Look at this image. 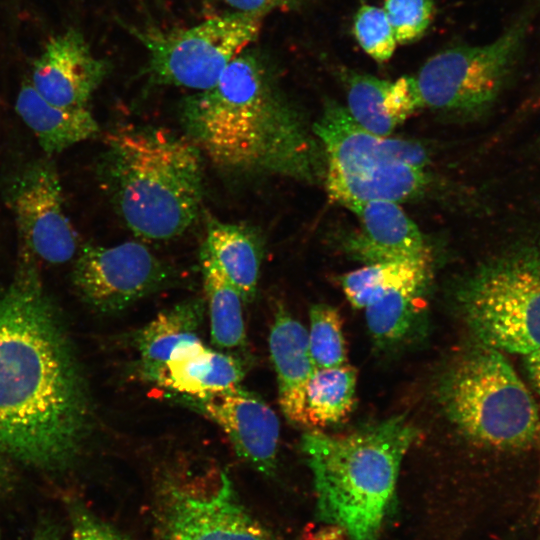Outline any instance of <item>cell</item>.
<instances>
[{
    "label": "cell",
    "instance_id": "cell-9",
    "mask_svg": "<svg viewBox=\"0 0 540 540\" xmlns=\"http://www.w3.org/2000/svg\"><path fill=\"white\" fill-rule=\"evenodd\" d=\"M264 16L232 12L174 31H135L148 53L147 72L158 84L204 91L258 37Z\"/></svg>",
    "mask_w": 540,
    "mask_h": 540
},
{
    "label": "cell",
    "instance_id": "cell-24",
    "mask_svg": "<svg viewBox=\"0 0 540 540\" xmlns=\"http://www.w3.org/2000/svg\"><path fill=\"white\" fill-rule=\"evenodd\" d=\"M341 78L347 98L345 107L351 117L372 134L390 136L399 126L387 107L391 81L351 70L343 71Z\"/></svg>",
    "mask_w": 540,
    "mask_h": 540
},
{
    "label": "cell",
    "instance_id": "cell-6",
    "mask_svg": "<svg viewBox=\"0 0 540 540\" xmlns=\"http://www.w3.org/2000/svg\"><path fill=\"white\" fill-rule=\"evenodd\" d=\"M454 298L478 343L523 356L540 350V243L481 262L458 280Z\"/></svg>",
    "mask_w": 540,
    "mask_h": 540
},
{
    "label": "cell",
    "instance_id": "cell-21",
    "mask_svg": "<svg viewBox=\"0 0 540 540\" xmlns=\"http://www.w3.org/2000/svg\"><path fill=\"white\" fill-rule=\"evenodd\" d=\"M203 246L229 281L239 291L243 302L256 295L263 256L262 238L248 225L222 222L209 217Z\"/></svg>",
    "mask_w": 540,
    "mask_h": 540
},
{
    "label": "cell",
    "instance_id": "cell-26",
    "mask_svg": "<svg viewBox=\"0 0 540 540\" xmlns=\"http://www.w3.org/2000/svg\"><path fill=\"white\" fill-rule=\"evenodd\" d=\"M308 344L316 368L347 364L342 318L336 308L319 303L310 308Z\"/></svg>",
    "mask_w": 540,
    "mask_h": 540
},
{
    "label": "cell",
    "instance_id": "cell-15",
    "mask_svg": "<svg viewBox=\"0 0 540 540\" xmlns=\"http://www.w3.org/2000/svg\"><path fill=\"white\" fill-rule=\"evenodd\" d=\"M345 207L361 224L360 234L349 240L352 255L368 264L429 255L419 228L397 202L369 200Z\"/></svg>",
    "mask_w": 540,
    "mask_h": 540
},
{
    "label": "cell",
    "instance_id": "cell-25",
    "mask_svg": "<svg viewBox=\"0 0 540 540\" xmlns=\"http://www.w3.org/2000/svg\"><path fill=\"white\" fill-rule=\"evenodd\" d=\"M429 257L426 255L368 264L342 275L341 287L353 307L364 309L385 288Z\"/></svg>",
    "mask_w": 540,
    "mask_h": 540
},
{
    "label": "cell",
    "instance_id": "cell-12",
    "mask_svg": "<svg viewBox=\"0 0 540 540\" xmlns=\"http://www.w3.org/2000/svg\"><path fill=\"white\" fill-rule=\"evenodd\" d=\"M6 194L23 247L36 260L58 265L78 253V236L66 214L53 163L32 162L12 179Z\"/></svg>",
    "mask_w": 540,
    "mask_h": 540
},
{
    "label": "cell",
    "instance_id": "cell-5",
    "mask_svg": "<svg viewBox=\"0 0 540 540\" xmlns=\"http://www.w3.org/2000/svg\"><path fill=\"white\" fill-rule=\"evenodd\" d=\"M312 129L325 156L328 194L343 206L369 200L399 203L424 191L429 157L417 142L372 134L331 99Z\"/></svg>",
    "mask_w": 540,
    "mask_h": 540
},
{
    "label": "cell",
    "instance_id": "cell-33",
    "mask_svg": "<svg viewBox=\"0 0 540 540\" xmlns=\"http://www.w3.org/2000/svg\"><path fill=\"white\" fill-rule=\"evenodd\" d=\"M7 481H8L7 469L0 459V489L7 484Z\"/></svg>",
    "mask_w": 540,
    "mask_h": 540
},
{
    "label": "cell",
    "instance_id": "cell-3",
    "mask_svg": "<svg viewBox=\"0 0 540 540\" xmlns=\"http://www.w3.org/2000/svg\"><path fill=\"white\" fill-rule=\"evenodd\" d=\"M202 153L187 137L155 126H120L104 139L97 174L136 236L166 241L197 219L204 195Z\"/></svg>",
    "mask_w": 540,
    "mask_h": 540
},
{
    "label": "cell",
    "instance_id": "cell-11",
    "mask_svg": "<svg viewBox=\"0 0 540 540\" xmlns=\"http://www.w3.org/2000/svg\"><path fill=\"white\" fill-rule=\"evenodd\" d=\"M156 522L162 540H277L240 503L225 473L207 491L166 480Z\"/></svg>",
    "mask_w": 540,
    "mask_h": 540
},
{
    "label": "cell",
    "instance_id": "cell-19",
    "mask_svg": "<svg viewBox=\"0 0 540 540\" xmlns=\"http://www.w3.org/2000/svg\"><path fill=\"white\" fill-rule=\"evenodd\" d=\"M243 376L236 357L200 344L168 361L152 383L168 392L201 398L239 386Z\"/></svg>",
    "mask_w": 540,
    "mask_h": 540
},
{
    "label": "cell",
    "instance_id": "cell-22",
    "mask_svg": "<svg viewBox=\"0 0 540 540\" xmlns=\"http://www.w3.org/2000/svg\"><path fill=\"white\" fill-rule=\"evenodd\" d=\"M200 265L210 320L211 341L225 350L245 346L243 299L202 245Z\"/></svg>",
    "mask_w": 540,
    "mask_h": 540
},
{
    "label": "cell",
    "instance_id": "cell-30",
    "mask_svg": "<svg viewBox=\"0 0 540 540\" xmlns=\"http://www.w3.org/2000/svg\"><path fill=\"white\" fill-rule=\"evenodd\" d=\"M233 12L256 13L265 16L280 8H288L302 0H222Z\"/></svg>",
    "mask_w": 540,
    "mask_h": 540
},
{
    "label": "cell",
    "instance_id": "cell-16",
    "mask_svg": "<svg viewBox=\"0 0 540 540\" xmlns=\"http://www.w3.org/2000/svg\"><path fill=\"white\" fill-rule=\"evenodd\" d=\"M269 351L283 414L291 423L308 427L306 386L316 367L309 350L307 329L282 305H278L270 329Z\"/></svg>",
    "mask_w": 540,
    "mask_h": 540
},
{
    "label": "cell",
    "instance_id": "cell-23",
    "mask_svg": "<svg viewBox=\"0 0 540 540\" xmlns=\"http://www.w3.org/2000/svg\"><path fill=\"white\" fill-rule=\"evenodd\" d=\"M356 370L348 364L316 368L306 386L308 427H327L343 422L356 401Z\"/></svg>",
    "mask_w": 540,
    "mask_h": 540
},
{
    "label": "cell",
    "instance_id": "cell-1",
    "mask_svg": "<svg viewBox=\"0 0 540 540\" xmlns=\"http://www.w3.org/2000/svg\"><path fill=\"white\" fill-rule=\"evenodd\" d=\"M21 257L15 280L0 293V453L57 470L79 451L89 400L37 260L25 248Z\"/></svg>",
    "mask_w": 540,
    "mask_h": 540
},
{
    "label": "cell",
    "instance_id": "cell-4",
    "mask_svg": "<svg viewBox=\"0 0 540 540\" xmlns=\"http://www.w3.org/2000/svg\"><path fill=\"white\" fill-rule=\"evenodd\" d=\"M419 436L405 416H392L345 435L303 434L319 517L350 540H377L395 495L401 463Z\"/></svg>",
    "mask_w": 540,
    "mask_h": 540
},
{
    "label": "cell",
    "instance_id": "cell-13",
    "mask_svg": "<svg viewBox=\"0 0 540 540\" xmlns=\"http://www.w3.org/2000/svg\"><path fill=\"white\" fill-rule=\"evenodd\" d=\"M173 394L221 427L238 457L264 475L275 472L280 424L261 397L240 385L201 398Z\"/></svg>",
    "mask_w": 540,
    "mask_h": 540
},
{
    "label": "cell",
    "instance_id": "cell-7",
    "mask_svg": "<svg viewBox=\"0 0 540 540\" xmlns=\"http://www.w3.org/2000/svg\"><path fill=\"white\" fill-rule=\"evenodd\" d=\"M439 392L451 422L485 446L526 448L540 431L532 394L495 348L478 343L464 353L444 375Z\"/></svg>",
    "mask_w": 540,
    "mask_h": 540
},
{
    "label": "cell",
    "instance_id": "cell-32",
    "mask_svg": "<svg viewBox=\"0 0 540 540\" xmlns=\"http://www.w3.org/2000/svg\"><path fill=\"white\" fill-rule=\"evenodd\" d=\"M524 367L530 382L540 395V350L524 356Z\"/></svg>",
    "mask_w": 540,
    "mask_h": 540
},
{
    "label": "cell",
    "instance_id": "cell-14",
    "mask_svg": "<svg viewBox=\"0 0 540 540\" xmlns=\"http://www.w3.org/2000/svg\"><path fill=\"white\" fill-rule=\"evenodd\" d=\"M107 71L105 61L97 58L83 35L72 28L46 44L33 65L31 85L56 106L82 108L87 107Z\"/></svg>",
    "mask_w": 540,
    "mask_h": 540
},
{
    "label": "cell",
    "instance_id": "cell-28",
    "mask_svg": "<svg viewBox=\"0 0 540 540\" xmlns=\"http://www.w3.org/2000/svg\"><path fill=\"white\" fill-rule=\"evenodd\" d=\"M397 44L420 39L428 29L434 10L433 0H385L383 7Z\"/></svg>",
    "mask_w": 540,
    "mask_h": 540
},
{
    "label": "cell",
    "instance_id": "cell-10",
    "mask_svg": "<svg viewBox=\"0 0 540 540\" xmlns=\"http://www.w3.org/2000/svg\"><path fill=\"white\" fill-rule=\"evenodd\" d=\"M172 268L135 241L113 246L84 245L72 278L81 298L102 313H118L168 286Z\"/></svg>",
    "mask_w": 540,
    "mask_h": 540
},
{
    "label": "cell",
    "instance_id": "cell-20",
    "mask_svg": "<svg viewBox=\"0 0 540 540\" xmlns=\"http://www.w3.org/2000/svg\"><path fill=\"white\" fill-rule=\"evenodd\" d=\"M16 111L49 155L94 137L99 126L88 107L66 108L45 100L25 83L16 99Z\"/></svg>",
    "mask_w": 540,
    "mask_h": 540
},
{
    "label": "cell",
    "instance_id": "cell-31",
    "mask_svg": "<svg viewBox=\"0 0 540 540\" xmlns=\"http://www.w3.org/2000/svg\"><path fill=\"white\" fill-rule=\"evenodd\" d=\"M62 528L48 517L39 521L31 540H61Z\"/></svg>",
    "mask_w": 540,
    "mask_h": 540
},
{
    "label": "cell",
    "instance_id": "cell-17",
    "mask_svg": "<svg viewBox=\"0 0 540 540\" xmlns=\"http://www.w3.org/2000/svg\"><path fill=\"white\" fill-rule=\"evenodd\" d=\"M204 312V299H186L161 311L137 333V370L144 380L153 382L168 361L203 344L200 328Z\"/></svg>",
    "mask_w": 540,
    "mask_h": 540
},
{
    "label": "cell",
    "instance_id": "cell-8",
    "mask_svg": "<svg viewBox=\"0 0 540 540\" xmlns=\"http://www.w3.org/2000/svg\"><path fill=\"white\" fill-rule=\"evenodd\" d=\"M534 13L526 10L494 40L438 52L415 78L422 108L464 117L491 110L521 64Z\"/></svg>",
    "mask_w": 540,
    "mask_h": 540
},
{
    "label": "cell",
    "instance_id": "cell-29",
    "mask_svg": "<svg viewBox=\"0 0 540 540\" xmlns=\"http://www.w3.org/2000/svg\"><path fill=\"white\" fill-rule=\"evenodd\" d=\"M72 540H129L118 530L96 516L83 503H67Z\"/></svg>",
    "mask_w": 540,
    "mask_h": 540
},
{
    "label": "cell",
    "instance_id": "cell-27",
    "mask_svg": "<svg viewBox=\"0 0 540 540\" xmlns=\"http://www.w3.org/2000/svg\"><path fill=\"white\" fill-rule=\"evenodd\" d=\"M353 32L364 52L379 63L394 54L397 41L383 8L365 4L355 14Z\"/></svg>",
    "mask_w": 540,
    "mask_h": 540
},
{
    "label": "cell",
    "instance_id": "cell-18",
    "mask_svg": "<svg viewBox=\"0 0 540 540\" xmlns=\"http://www.w3.org/2000/svg\"><path fill=\"white\" fill-rule=\"evenodd\" d=\"M430 264V258L422 261L364 308L369 333L378 347L402 343L415 328L430 279Z\"/></svg>",
    "mask_w": 540,
    "mask_h": 540
},
{
    "label": "cell",
    "instance_id": "cell-2",
    "mask_svg": "<svg viewBox=\"0 0 540 540\" xmlns=\"http://www.w3.org/2000/svg\"><path fill=\"white\" fill-rule=\"evenodd\" d=\"M187 136L222 171L324 183L323 148L256 55L245 50L210 89L184 99Z\"/></svg>",
    "mask_w": 540,
    "mask_h": 540
}]
</instances>
